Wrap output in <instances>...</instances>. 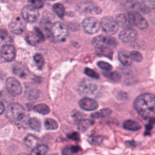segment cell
Segmentation results:
<instances>
[{
	"label": "cell",
	"instance_id": "cell-1",
	"mask_svg": "<svg viewBox=\"0 0 155 155\" xmlns=\"http://www.w3.org/2000/svg\"><path fill=\"white\" fill-rule=\"evenodd\" d=\"M134 107L138 114L148 121L155 120V95L144 93L137 96L134 102Z\"/></svg>",
	"mask_w": 155,
	"mask_h": 155
},
{
	"label": "cell",
	"instance_id": "cell-2",
	"mask_svg": "<svg viewBox=\"0 0 155 155\" xmlns=\"http://www.w3.org/2000/svg\"><path fill=\"white\" fill-rule=\"evenodd\" d=\"M6 116L8 119L18 125L27 123L30 119H27L23 107L18 103H12L8 105L6 110Z\"/></svg>",
	"mask_w": 155,
	"mask_h": 155
},
{
	"label": "cell",
	"instance_id": "cell-3",
	"mask_svg": "<svg viewBox=\"0 0 155 155\" xmlns=\"http://www.w3.org/2000/svg\"><path fill=\"white\" fill-rule=\"evenodd\" d=\"M92 44L101 51H107L110 52L111 51V48H114L117 45V42L116 40L111 36L99 35L93 39Z\"/></svg>",
	"mask_w": 155,
	"mask_h": 155
},
{
	"label": "cell",
	"instance_id": "cell-4",
	"mask_svg": "<svg viewBox=\"0 0 155 155\" xmlns=\"http://www.w3.org/2000/svg\"><path fill=\"white\" fill-rule=\"evenodd\" d=\"M51 33L56 40L60 42L64 41L68 35L67 27L61 22H56L53 25Z\"/></svg>",
	"mask_w": 155,
	"mask_h": 155
},
{
	"label": "cell",
	"instance_id": "cell-5",
	"mask_svg": "<svg viewBox=\"0 0 155 155\" xmlns=\"http://www.w3.org/2000/svg\"><path fill=\"white\" fill-rule=\"evenodd\" d=\"M101 27L104 32L109 35H114L118 31L119 26L113 17L104 16L101 21Z\"/></svg>",
	"mask_w": 155,
	"mask_h": 155
},
{
	"label": "cell",
	"instance_id": "cell-6",
	"mask_svg": "<svg viewBox=\"0 0 155 155\" xmlns=\"http://www.w3.org/2000/svg\"><path fill=\"white\" fill-rule=\"evenodd\" d=\"M127 17L130 25H135L140 30H144L148 27V22L139 12H130Z\"/></svg>",
	"mask_w": 155,
	"mask_h": 155
},
{
	"label": "cell",
	"instance_id": "cell-7",
	"mask_svg": "<svg viewBox=\"0 0 155 155\" xmlns=\"http://www.w3.org/2000/svg\"><path fill=\"white\" fill-rule=\"evenodd\" d=\"M82 25L84 30L88 34H94L97 32L101 27V23L93 17L85 18L82 22Z\"/></svg>",
	"mask_w": 155,
	"mask_h": 155
},
{
	"label": "cell",
	"instance_id": "cell-8",
	"mask_svg": "<svg viewBox=\"0 0 155 155\" xmlns=\"http://www.w3.org/2000/svg\"><path fill=\"white\" fill-rule=\"evenodd\" d=\"M97 85L88 79L82 80L78 87L79 92L84 96H90L93 94L97 90Z\"/></svg>",
	"mask_w": 155,
	"mask_h": 155
},
{
	"label": "cell",
	"instance_id": "cell-9",
	"mask_svg": "<svg viewBox=\"0 0 155 155\" xmlns=\"http://www.w3.org/2000/svg\"><path fill=\"white\" fill-rule=\"evenodd\" d=\"M10 31L15 34H21L25 30V22L24 19L19 16H14L9 23Z\"/></svg>",
	"mask_w": 155,
	"mask_h": 155
},
{
	"label": "cell",
	"instance_id": "cell-10",
	"mask_svg": "<svg viewBox=\"0 0 155 155\" xmlns=\"http://www.w3.org/2000/svg\"><path fill=\"white\" fill-rule=\"evenodd\" d=\"M22 16L25 21L29 22H34L39 17V12L38 8L32 5H27L22 10Z\"/></svg>",
	"mask_w": 155,
	"mask_h": 155
},
{
	"label": "cell",
	"instance_id": "cell-11",
	"mask_svg": "<svg viewBox=\"0 0 155 155\" xmlns=\"http://www.w3.org/2000/svg\"><path fill=\"white\" fill-rule=\"evenodd\" d=\"M6 87L8 92L12 96H18L21 94L22 88L19 82L13 77H9L6 80Z\"/></svg>",
	"mask_w": 155,
	"mask_h": 155
},
{
	"label": "cell",
	"instance_id": "cell-12",
	"mask_svg": "<svg viewBox=\"0 0 155 155\" xmlns=\"http://www.w3.org/2000/svg\"><path fill=\"white\" fill-rule=\"evenodd\" d=\"M137 38L136 31L131 28H124L119 33V39L125 43H131L135 41Z\"/></svg>",
	"mask_w": 155,
	"mask_h": 155
},
{
	"label": "cell",
	"instance_id": "cell-13",
	"mask_svg": "<svg viewBox=\"0 0 155 155\" xmlns=\"http://www.w3.org/2000/svg\"><path fill=\"white\" fill-rule=\"evenodd\" d=\"M79 105L82 109L86 111H93L98 107L97 102L90 97L82 98L79 101Z\"/></svg>",
	"mask_w": 155,
	"mask_h": 155
},
{
	"label": "cell",
	"instance_id": "cell-14",
	"mask_svg": "<svg viewBox=\"0 0 155 155\" xmlns=\"http://www.w3.org/2000/svg\"><path fill=\"white\" fill-rule=\"evenodd\" d=\"M1 56L7 61H12L16 56V49L12 45H5L1 49Z\"/></svg>",
	"mask_w": 155,
	"mask_h": 155
},
{
	"label": "cell",
	"instance_id": "cell-15",
	"mask_svg": "<svg viewBox=\"0 0 155 155\" xmlns=\"http://www.w3.org/2000/svg\"><path fill=\"white\" fill-rule=\"evenodd\" d=\"M78 7H79V9L83 12H86L89 13H94L95 14L100 13V11H98L99 8L93 5V3L88 2V1H86L85 2H81V3H80L79 5H78Z\"/></svg>",
	"mask_w": 155,
	"mask_h": 155
},
{
	"label": "cell",
	"instance_id": "cell-16",
	"mask_svg": "<svg viewBox=\"0 0 155 155\" xmlns=\"http://www.w3.org/2000/svg\"><path fill=\"white\" fill-rule=\"evenodd\" d=\"M13 73L21 78H25L29 74L28 69L23 65L17 64L13 67Z\"/></svg>",
	"mask_w": 155,
	"mask_h": 155
},
{
	"label": "cell",
	"instance_id": "cell-17",
	"mask_svg": "<svg viewBox=\"0 0 155 155\" xmlns=\"http://www.w3.org/2000/svg\"><path fill=\"white\" fill-rule=\"evenodd\" d=\"M118 58L120 62L125 66H128L131 64V58L130 53H128L126 50H120L118 53Z\"/></svg>",
	"mask_w": 155,
	"mask_h": 155
},
{
	"label": "cell",
	"instance_id": "cell-18",
	"mask_svg": "<svg viewBox=\"0 0 155 155\" xmlns=\"http://www.w3.org/2000/svg\"><path fill=\"white\" fill-rule=\"evenodd\" d=\"M25 39L26 41L31 45H35L40 42L41 41H42L41 37L38 35L37 33H34L31 31L28 32L25 35Z\"/></svg>",
	"mask_w": 155,
	"mask_h": 155
},
{
	"label": "cell",
	"instance_id": "cell-19",
	"mask_svg": "<svg viewBox=\"0 0 155 155\" xmlns=\"http://www.w3.org/2000/svg\"><path fill=\"white\" fill-rule=\"evenodd\" d=\"M123 127L125 129L130 131H137L141 128L140 124L134 120H127L123 124Z\"/></svg>",
	"mask_w": 155,
	"mask_h": 155
},
{
	"label": "cell",
	"instance_id": "cell-20",
	"mask_svg": "<svg viewBox=\"0 0 155 155\" xmlns=\"http://www.w3.org/2000/svg\"><path fill=\"white\" fill-rule=\"evenodd\" d=\"M116 21L118 24L119 27H121L124 28H128V25H130L128 17L126 16L124 14H119L116 16Z\"/></svg>",
	"mask_w": 155,
	"mask_h": 155
},
{
	"label": "cell",
	"instance_id": "cell-21",
	"mask_svg": "<svg viewBox=\"0 0 155 155\" xmlns=\"http://www.w3.org/2000/svg\"><path fill=\"white\" fill-rule=\"evenodd\" d=\"M94 122L90 119H82L79 121L78 124V128L81 131H85L90 126L93 124Z\"/></svg>",
	"mask_w": 155,
	"mask_h": 155
},
{
	"label": "cell",
	"instance_id": "cell-22",
	"mask_svg": "<svg viewBox=\"0 0 155 155\" xmlns=\"http://www.w3.org/2000/svg\"><path fill=\"white\" fill-rule=\"evenodd\" d=\"M24 143L28 147L34 148L37 147L38 139L31 134H28L25 137Z\"/></svg>",
	"mask_w": 155,
	"mask_h": 155
},
{
	"label": "cell",
	"instance_id": "cell-23",
	"mask_svg": "<svg viewBox=\"0 0 155 155\" xmlns=\"http://www.w3.org/2000/svg\"><path fill=\"white\" fill-rule=\"evenodd\" d=\"M111 113V110L109 108H104L97 112L92 113L90 116L92 118H102L109 116Z\"/></svg>",
	"mask_w": 155,
	"mask_h": 155
},
{
	"label": "cell",
	"instance_id": "cell-24",
	"mask_svg": "<svg viewBox=\"0 0 155 155\" xmlns=\"http://www.w3.org/2000/svg\"><path fill=\"white\" fill-rule=\"evenodd\" d=\"M28 126L32 130L36 131H39L41 128V121L36 117L30 118L28 120Z\"/></svg>",
	"mask_w": 155,
	"mask_h": 155
},
{
	"label": "cell",
	"instance_id": "cell-25",
	"mask_svg": "<svg viewBox=\"0 0 155 155\" xmlns=\"http://www.w3.org/2000/svg\"><path fill=\"white\" fill-rule=\"evenodd\" d=\"M44 126L47 130H54L58 128V124L53 119L47 118L44 120Z\"/></svg>",
	"mask_w": 155,
	"mask_h": 155
},
{
	"label": "cell",
	"instance_id": "cell-26",
	"mask_svg": "<svg viewBox=\"0 0 155 155\" xmlns=\"http://www.w3.org/2000/svg\"><path fill=\"white\" fill-rule=\"evenodd\" d=\"M81 150V149L79 146H69L62 150V155H73Z\"/></svg>",
	"mask_w": 155,
	"mask_h": 155
},
{
	"label": "cell",
	"instance_id": "cell-27",
	"mask_svg": "<svg viewBox=\"0 0 155 155\" xmlns=\"http://www.w3.org/2000/svg\"><path fill=\"white\" fill-rule=\"evenodd\" d=\"M34 111H35L37 113H39L42 114H48L50 111V108L44 104H40L36 105L33 107Z\"/></svg>",
	"mask_w": 155,
	"mask_h": 155
},
{
	"label": "cell",
	"instance_id": "cell-28",
	"mask_svg": "<svg viewBox=\"0 0 155 155\" xmlns=\"http://www.w3.org/2000/svg\"><path fill=\"white\" fill-rule=\"evenodd\" d=\"M53 10L55 13L61 18H63L65 15V8L64 5L60 3L54 4L53 5Z\"/></svg>",
	"mask_w": 155,
	"mask_h": 155
},
{
	"label": "cell",
	"instance_id": "cell-29",
	"mask_svg": "<svg viewBox=\"0 0 155 155\" xmlns=\"http://www.w3.org/2000/svg\"><path fill=\"white\" fill-rule=\"evenodd\" d=\"M48 150L47 146L42 145L34 148L31 151V155H45Z\"/></svg>",
	"mask_w": 155,
	"mask_h": 155
},
{
	"label": "cell",
	"instance_id": "cell-30",
	"mask_svg": "<svg viewBox=\"0 0 155 155\" xmlns=\"http://www.w3.org/2000/svg\"><path fill=\"white\" fill-rule=\"evenodd\" d=\"M123 4L126 8L132 9V10H135L137 9L139 10L140 4L138 3L137 1L135 0H124L123 1Z\"/></svg>",
	"mask_w": 155,
	"mask_h": 155
},
{
	"label": "cell",
	"instance_id": "cell-31",
	"mask_svg": "<svg viewBox=\"0 0 155 155\" xmlns=\"http://www.w3.org/2000/svg\"><path fill=\"white\" fill-rule=\"evenodd\" d=\"M104 75L107 77L108 79L113 81H119L120 79V75L117 71H109L104 73Z\"/></svg>",
	"mask_w": 155,
	"mask_h": 155
},
{
	"label": "cell",
	"instance_id": "cell-32",
	"mask_svg": "<svg viewBox=\"0 0 155 155\" xmlns=\"http://www.w3.org/2000/svg\"><path fill=\"white\" fill-rule=\"evenodd\" d=\"M34 61L37 65L38 68L41 70L44 64V59L42 54H36L33 57Z\"/></svg>",
	"mask_w": 155,
	"mask_h": 155
},
{
	"label": "cell",
	"instance_id": "cell-33",
	"mask_svg": "<svg viewBox=\"0 0 155 155\" xmlns=\"http://www.w3.org/2000/svg\"><path fill=\"white\" fill-rule=\"evenodd\" d=\"M130 54L131 56V58L133 61L137 62H140L142 61L143 59V56L140 53L137 51H131L130 52Z\"/></svg>",
	"mask_w": 155,
	"mask_h": 155
},
{
	"label": "cell",
	"instance_id": "cell-34",
	"mask_svg": "<svg viewBox=\"0 0 155 155\" xmlns=\"http://www.w3.org/2000/svg\"><path fill=\"white\" fill-rule=\"evenodd\" d=\"M26 96L28 99L30 100H35L39 96V92L35 89H31L27 91Z\"/></svg>",
	"mask_w": 155,
	"mask_h": 155
},
{
	"label": "cell",
	"instance_id": "cell-35",
	"mask_svg": "<svg viewBox=\"0 0 155 155\" xmlns=\"http://www.w3.org/2000/svg\"><path fill=\"white\" fill-rule=\"evenodd\" d=\"M103 140V137L101 136H91L88 138V142L93 145L100 144Z\"/></svg>",
	"mask_w": 155,
	"mask_h": 155
},
{
	"label": "cell",
	"instance_id": "cell-36",
	"mask_svg": "<svg viewBox=\"0 0 155 155\" xmlns=\"http://www.w3.org/2000/svg\"><path fill=\"white\" fill-rule=\"evenodd\" d=\"M97 66L100 68H101L102 70H104V71H109L112 69L111 65L106 62L98 61L97 62Z\"/></svg>",
	"mask_w": 155,
	"mask_h": 155
},
{
	"label": "cell",
	"instance_id": "cell-37",
	"mask_svg": "<svg viewBox=\"0 0 155 155\" xmlns=\"http://www.w3.org/2000/svg\"><path fill=\"white\" fill-rule=\"evenodd\" d=\"M84 72L88 76L94 78V79L99 78V76L97 72H96L94 70H93L91 68H85L84 70Z\"/></svg>",
	"mask_w": 155,
	"mask_h": 155
},
{
	"label": "cell",
	"instance_id": "cell-38",
	"mask_svg": "<svg viewBox=\"0 0 155 155\" xmlns=\"http://www.w3.org/2000/svg\"><path fill=\"white\" fill-rule=\"evenodd\" d=\"M28 2L36 8H41L44 6V3L42 0H28Z\"/></svg>",
	"mask_w": 155,
	"mask_h": 155
},
{
	"label": "cell",
	"instance_id": "cell-39",
	"mask_svg": "<svg viewBox=\"0 0 155 155\" xmlns=\"http://www.w3.org/2000/svg\"><path fill=\"white\" fill-rule=\"evenodd\" d=\"M142 4L150 8H155V0H141Z\"/></svg>",
	"mask_w": 155,
	"mask_h": 155
},
{
	"label": "cell",
	"instance_id": "cell-40",
	"mask_svg": "<svg viewBox=\"0 0 155 155\" xmlns=\"http://www.w3.org/2000/svg\"><path fill=\"white\" fill-rule=\"evenodd\" d=\"M67 137L71 139L74 140H79V135L76 132H73L68 134H67Z\"/></svg>",
	"mask_w": 155,
	"mask_h": 155
},
{
	"label": "cell",
	"instance_id": "cell-41",
	"mask_svg": "<svg viewBox=\"0 0 155 155\" xmlns=\"http://www.w3.org/2000/svg\"><path fill=\"white\" fill-rule=\"evenodd\" d=\"M35 30H36V33H37L38 34V35L41 37L42 41H44L45 38H44V34L42 33V32L41 31V30L38 28H35Z\"/></svg>",
	"mask_w": 155,
	"mask_h": 155
},
{
	"label": "cell",
	"instance_id": "cell-42",
	"mask_svg": "<svg viewBox=\"0 0 155 155\" xmlns=\"http://www.w3.org/2000/svg\"><path fill=\"white\" fill-rule=\"evenodd\" d=\"M7 35V33L6 31L2 30H1V39H5V38H6Z\"/></svg>",
	"mask_w": 155,
	"mask_h": 155
},
{
	"label": "cell",
	"instance_id": "cell-43",
	"mask_svg": "<svg viewBox=\"0 0 155 155\" xmlns=\"http://www.w3.org/2000/svg\"><path fill=\"white\" fill-rule=\"evenodd\" d=\"M4 110H5L4 105L3 103L1 102V107H0V111H1V114L3 113Z\"/></svg>",
	"mask_w": 155,
	"mask_h": 155
},
{
	"label": "cell",
	"instance_id": "cell-44",
	"mask_svg": "<svg viewBox=\"0 0 155 155\" xmlns=\"http://www.w3.org/2000/svg\"><path fill=\"white\" fill-rule=\"evenodd\" d=\"M18 155H29V154H28L27 153H20V154H18Z\"/></svg>",
	"mask_w": 155,
	"mask_h": 155
},
{
	"label": "cell",
	"instance_id": "cell-45",
	"mask_svg": "<svg viewBox=\"0 0 155 155\" xmlns=\"http://www.w3.org/2000/svg\"><path fill=\"white\" fill-rule=\"evenodd\" d=\"M51 155H57V154H51Z\"/></svg>",
	"mask_w": 155,
	"mask_h": 155
},
{
	"label": "cell",
	"instance_id": "cell-46",
	"mask_svg": "<svg viewBox=\"0 0 155 155\" xmlns=\"http://www.w3.org/2000/svg\"><path fill=\"white\" fill-rule=\"evenodd\" d=\"M47 1H56V0H47Z\"/></svg>",
	"mask_w": 155,
	"mask_h": 155
}]
</instances>
